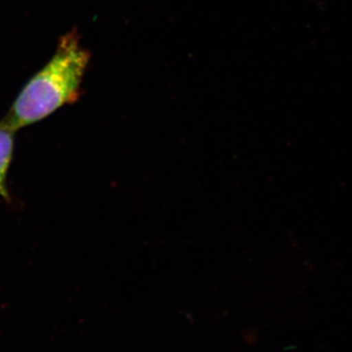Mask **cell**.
<instances>
[{"label": "cell", "instance_id": "obj_1", "mask_svg": "<svg viewBox=\"0 0 352 352\" xmlns=\"http://www.w3.org/2000/svg\"><path fill=\"white\" fill-rule=\"evenodd\" d=\"M90 58L76 29L65 34L54 55L23 87L0 124L17 131L76 103L82 95Z\"/></svg>", "mask_w": 352, "mask_h": 352}, {"label": "cell", "instance_id": "obj_2", "mask_svg": "<svg viewBox=\"0 0 352 352\" xmlns=\"http://www.w3.org/2000/svg\"><path fill=\"white\" fill-rule=\"evenodd\" d=\"M15 131L0 124V196L11 201V194L7 187V175L13 159Z\"/></svg>", "mask_w": 352, "mask_h": 352}]
</instances>
